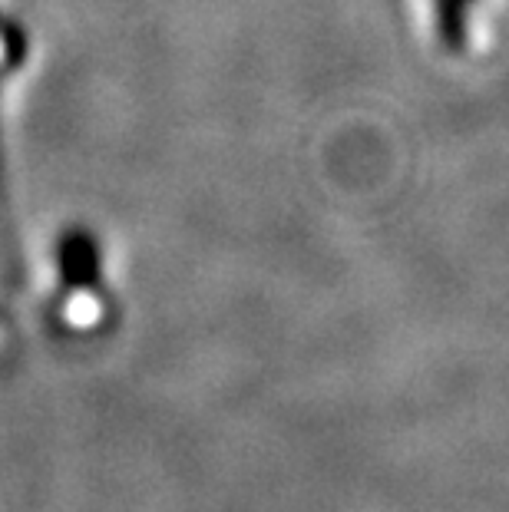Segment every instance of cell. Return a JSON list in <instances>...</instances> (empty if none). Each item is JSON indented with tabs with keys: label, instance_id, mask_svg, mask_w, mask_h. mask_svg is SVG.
Masks as SVG:
<instances>
[{
	"label": "cell",
	"instance_id": "cell-2",
	"mask_svg": "<svg viewBox=\"0 0 509 512\" xmlns=\"http://www.w3.org/2000/svg\"><path fill=\"white\" fill-rule=\"evenodd\" d=\"M27 60V37L14 20L0 14V90ZM14 268V225H10L7 182H4V149H0V271Z\"/></svg>",
	"mask_w": 509,
	"mask_h": 512
},
{
	"label": "cell",
	"instance_id": "cell-1",
	"mask_svg": "<svg viewBox=\"0 0 509 512\" xmlns=\"http://www.w3.org/2000/svg\"><path fill=\"white\" fill-rule=\"evenodd\" d=\"M57 268L63 281V301H60V318L70 328H96L103 321V294H100V278H103V261L100 248H96L93 235L83 228H73L60 238L57 245Z\"/></svg>",
	"mask_w": 509,
	"mask_h": 512
},
{
	"label": "cell",
	"instance_id": "cell-3",
	"mask_svg": "<svg viewBox=\"0 0 509 512\" xmlns=\"http://www.w3.org/2000/svg\"><path fill=\"white\" fill-rule=\"evenodd\" d=\"M7 347H10V324L0 314V354H7Z\"/></svg>",
	"mask_w": 509,
	"mask_h": 512
}]
</instances>
